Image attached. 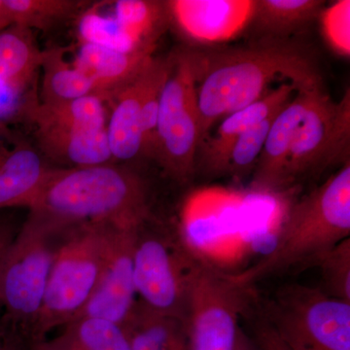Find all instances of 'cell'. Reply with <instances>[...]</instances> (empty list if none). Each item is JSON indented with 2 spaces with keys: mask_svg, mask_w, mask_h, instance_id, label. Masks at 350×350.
I'll return each instance as SVG.
<instances>
[{
  "mask_svg": "<svg viewBox=\"0 0 350 350\" xmlns=\"http://www.w3.org/2000/svg\"><path fill=\"white\" fill-rule=\"evenodd\" d=\"M194 53L202 142L221 119L262 98L275 79L286 80L297 91L322 86L312 51L288 39Z\"/></svg>",
  "mask_w": 350,
  "mask_h": 350,
  "instance_id": "1",
  "label": "cell"
},
{
  "mask_svg": "<svg viewBox=\"0 0 350 350\" xmlns=\"http://www.w3.org/2000/svg\"><path fill=\"white\" fill-rule=\"evenodd\" d=\"M29 209L66 227L107 223L135 230L152 220L144 181L133 170L114 163L51 169Z\"/></svg>",
  "mask_w": 350,
  "mask_h": 350,
  "instance_id": "2",
  "label": "cell"
},
{
  "mask_svg": "<svg viewBox=\"0 0 350 350\" xmlns=\"http://www.w3.org/2000/svg\"><path fill=\"white\" fill-rule=\"evenodd\" d=\"M350 236V163L288 211L273 250L243 271L229 273L239 286L251 288L269 275L300 265H313Z\"/></svg>",
  "mask_w": 350,
  "mask_h": 350,
  "instance_id": "3",
  "label": "cell"
},
{
  "mask_svg": "<svg viewBox=\"0 0 350 350\" xmlns=\"http://www.w3.org/2000/svg\"><path fill=\"white\" fill-rule=\"evenodd\" d=\"M66 227L29 211L0 269V306L14 333L33 342L55 253Z\"/></svg>",
  "mask_w": 350,
  "mask_h": 350,
  "instance_id": "4",
  "label": "cell"
},
{
  "mask_svg": "<svg viewBox=\"0 0 350 350\" xmlns=\"http://www.w3.org/2000/svg\"><path fill=\"white\" fill-rule=\"evenodd\" d=\"M110 226L82 223L64 229L32 344L42 342L51 331L66 326L81 313L100 278Z\"/></svg>",
  "mask_w": 350,
  "mask_h": 350,
  "instance_id": "5",
  "label": "cell"
},
{
  "mask_svg": "<svg viewBox=\"0 0 350 350\" xmlns=\"http://www.w3.org/2000/svg\"><path fill=\"white\" fill-rule=\"evenodd\" d=\"M199 258L182 237L163 231L152 220L140 226L133 250L137 301L151 312L187 322Z\"/></svg>",
  "mask_w": 350,
  "mask_h": 350,
  "instance_id": "6",
  "label": "cell"
},
{
  "mask_svg": "<svg viewBox=\"0 0 350 350\" xmlns=\"http://www.w3.org/2000/svg\"><path fill=\"white\" fill-rule=\"evenodd\" d=\"M169 57V73L159 105L154 160L172 180L185 184L195 175L202 144L194 49L181 48Z\"/></svg>",
  "mask_w": 350,
  "mask_h": 350,
  "instance_id": "7",
  "label": "cell"
},
{
  "mask_svg": "<svg viewBox=\"0 0 350 350\" xmlns=\"http://www.w3.org/2000/svg\"><path fill=\"white\" fill-rule=\"evenodd\" d=\"M265 320L290 350H350V303L321 288L285 285L267 306Z\"/></svg>",
  "mask_w": 350,
  "mask_h": 350,
  "instance_id": "8",
  "label": "cell"
},
{
  "mask_svg": "<svg viewBox=\"0 0 350 350\" xmlns=\"http://www.w3.org/2000/svg\"><path fill=\"white\" fill-rule=\"evenodd\" d=\"M350 92L338 101L317 90L295 135L285 170L284 189L329 165L349 162Z\"/></svg>",
  "mask_w": 350,
  "mask_h": 350,
  "instance_id": "9",
  "label": "cell"
},
{
  "mask_svg": "<svg viewBox=\"0 0 350 350\" xmlns=\"http://www.w3.org/2000/svg\"><path fill=\"white\" fill-rule=\"evenodd\" d=\"M41 59L31 29L11 25L0 32V131L13 122H27L38 105Z\"/></svg>",
  "mask_w": 350,
  "mask_h": 350,
  "instance_id": "10",
  "label": "cell"
},
{
  "mask_svg": "<svg viewBox=\"0 0 350 350\" xmlns=\"http://www.w3.org/2000/svg\"><path fill=\"white\" fill-rule=\"evenodd\" d=\"M137 229L110 226L100 278L76 319L98 317L125 326L137 303L133 278V250Z\"/></svg>",
  "mask_w": 350,
  "mask_h": 350,
  "instance_id": "11",
  "label": "cell"
},
{
  "mask_svg": "<svg viewBox=\"0 0 350 350\" xmlns=\"http://www.w3.org/2000/svg\"><path fill=\"white\" fill-rule=\"evenodd\" d=\"M167 20L189 41L227 42L252 23L255 0H169Z\"/></svg>",
  "mask_w": 350,
  "mask_h": 350,
  "instance_id": "12",
  "label": "cell"
},
{
  "mask_svg": "<svg viewBox=\"0 0 350 350\" xmlns=\"http://www.w3.org/2000/svg\"><path fill=\"white\" fill-rule=\"evenodd\" d=\"M158 61L152 57L133 79L103 96L110 107L107 131L113 162H131L142 157V109Z\"/></svg>",
  "mask_w": 350,
  "mask_h": 350,
  "instance_id": "13",
  "label": "cell"
},
{
  "mask_svg": "<svg viewBox=\"0 0 350 350\" xmlns=\"http://www.w3.org/2000/svg\"><path fill=\"white\" fill-rule=\"evenodd\" d=\"M320 88L297 91L275 115L253 170V186L257 190L276 192L284 189L285 170L295 135Z\"/></svg>",
  "mask_w": 350,
  "mask_h": 350,
  "instance_id": "14",
  "label": "cell"
},
{
  "mask_svg": "<svg viewBox=\"0 0 350 350\" xmlns=\"http://www.w3.org/2000/svg\"><path fill=\"white\" fill-rule=\"evenodd\" d=\"M296 93L297 89L293 84L282 83L252 105L225 117L219 124L213 137L207 138V142L200 144L202 147L200 157V167L202 170L213 176L214 170L230 145L244 131L280 111Z\"/></svg>",
  "mask_w": 350,
  "mask_h": 350,
  "instance_id": "15",
  "label": "cell"
},
{
  "mask_svg": "<svg viewBox=\"0 0 350 350\" xmlns=\"http://www.w3.org/2000/svg\"><path fill=\"white\" fill-rule=\"evenodd\" d=\"M40 154L69 167H86L112 163L107 129L73 130L56 126L36 128Z\"/></svg>",
  "mask_w": 350,
  "mask_h": 350,
  "instance_id": "16",
  "label": "cell"
},
{
  "mask_svg": "<svg viewBox=\"0 0 350 350\" xmlns=\"http://www.w3.org/2000/svg\"><path fill=\"white\" fill-rule=\"evenodd\" d=\"M50 167L29 144L0 153V208L27 207L36 202Z\"/></svg>",
  "mask_w": 350,
  "mask_h": 350,
  "instance_id": "17",
  "label": "cell"
},
{
  "mask_svg": "<svg viewBox=\"0 0 350 350\" xmlns=\"http://www.w3.org/2000/svg\"><path fill=\"white\" fill-rule=\"evenodd\" d=\"M153 53H126L81 44L72 66L94 85L100 96L125 85L150 61Z\"/></svg>",
  "mask_w": 350,
  "mask_h": 350,
  "instance_id": "18",
  "label": "cell"
},
{
  "mask_svg": "<svg viewBox=\"0 0 350 350\" xmlns=\"http://www.w3.org/2000/svg\"><path fill=\"white\" fill-rule=\"evenodd\" d=\"M125 328L131 350H190L187 322L151 312L139 301Z\"/></svg>",
  "mask_w": 350,
  "mask_h": 350,
  "instance_id": "19",
  "label": "cell"
},
{
  "mask_svg": "<svg viewBox=\"0 0 350 350\" xmlns=\"http://www.w3.org/2000/svg\"><path fill=\"white\" fill-rule=\"evenodd\" d=\"M108 107L100 94H94L61 103L39 101L27 117V123L38 126H56L73 130H103L107 128Z\"/></svg>",
  "mask_w": 350,
  "mask_h": 350,
  "instance_id": "20",
  "label": "cell"
},
{
  "mask_svg": "<svg viewBox=\"0 0 350 350\" xmlns=\"http://www.w3.org/2000/svg\"><path fill=\"white\" fill-rule=\"evenodd\" d=\"M52 340L54 350H131L125 326L98 317H81L69 322Z\"/></svg>",
  "mask_w": 350,
  "mask_h": 350,
  "instance_id": "21",
  "label": "cell"
},
{
  "mask_svg": "<svg viewBox=\"0 0 350 350\" xmlns=\"http://www.w3.org/2000/svg\"><path fill=\"white\" fill-rule=\"evenodd\" d=\"M66 53L62 48L42 51L40 103H61L96 94L92 82L66 59Z\"/></svg>",
  "mask_w": 350,
  "mask_h": 350,
  "instance_id": "22",
  "label": "cell"
},
{
  "mask_svg": "<svg viewBox=\"0 0 350 350\" xmlns=\"http://www.w3.org/2000/svg\"><path fill=\"white\" fill-rule=\"evenodd\" d=\"M323 6L321 0H255L252 22L266 38L286 39L319 18Z\"/></svg>",
  "mask_w": 350,
  "mask_h": 350,
  "instance_id": "23",
  "label": "cell"
},
{
  "mask_svg": "<svg viewBox=\"0 0 350 350\" xmlns=\"http://www.w3.org/2000/svg\"><path fill=\"white\" fill-rule=\"evenodd\" d=\"M113 18L121 31L140 49L154 51L169 23L165 1L119 0L113 2Z\"/></svg>",
  "mask_w": 350,
  "mask_h": 350,
  "instance_id": "24",
  "label": "cell"
},
{
  "mask_svg": "<svg viewBox=\"0 0 350 350\" xmlns=\"http://www.w3.org/2000/svg\"><path fill=\"white\" fill-rule=\"evenodd\" d=\"M12 25L48 31L79 16L87 2L76 0H4Z\"/></svg>",
  "mask_w": 350,
  "mask_h": 350,
  "instance_id": "25",
  "label": "cell"
},
{
  "mask_svg": "<svg viewBox=\"0 0 350 350\" xmlns=\"http://www.w3.org/2000/svg\"><path fill=\"white\" fill-rule=\"evenodd\" d=\"M278 113L239 135L221 158L213 176L230 175L239 178L253 172Z\"/></svg>",
  "mask_w": 350,
  "mask_h": 350,
  "instance_id": "26",
  "label": "cell"
},
{
  "mask_svg": "<svg viewBox=\"0 0 350 350\" xmlns=\"http://www.w3.org/2000/svg\"><path fill=\"white\" fill-rule=\"evenodd\" d=\"M78 36L80 43L101 46L108 49L126 53L148 52L153 51L138 48L117 25L113 16H105L96 4L82 11L78 21Z\"/></svg>",
  "mask_w": 350,
  "mask_h": 350,
  "instance_id": "27",
  "label": "cell"
},
{
  "mask_svg": "<svg viewBox=\"0 0 350 350\" xmlns=\"http://www.w3.org/2000/svg\"><path fill=\"white\" fill-rule=\"evenodd\" d=\"M312 266L319 267L326 294L350 303V238L321 255Z\"/></svg>",
  "mask_w": 350,
  "mask_h": 350,
  "instance_id": "28",
  "label": "cell"
},
{
  "mask_svg": "<svg viewBox=\"0 0 350 350\" xmlns=\"http://www.w3.org/2000/svg\"><path fill=\"white\" fill-rule=\"evenodd\" d=\"M322 34L334 52L340 56L350 55V1L338 0L323 9L319 15Z\"/></svg>",
  "mask_w": 350,
  "mask_h": 350,
  "instance_id": "29",
  "label": "cell"
},
{
  "mask_svg": "<svg viewBox=\"0 0 350 350\" xmlns=\"http://www.w3.org/2000/svg\"><path fill=\"white\" fill-rule=\"evenodd\" d=\"M255 345L259 350H290L266 320L258 321L254 328Z\"/></svg>",
  "mask_w": 350,
  "mask_h": 350,
  "instance_id": "30",
  "label": "cell"
},
{
  "mask_svg": "<svg viewBox=\"0 0 350 350\" xmlns=\"http://www.w3.org/2000/svg\"><path fill=\"white\" fill-rule=\"evenodd\" d=\"M19 230L16 229L13 223L0 221V269L9 246Z\"/></svg>",
  "mask_w": 350,
  "mask_h": 350,
  "instance_id": "31",
  "label": "cell"
},
{
  "mask_svg": "<svg viewBox=\"0 0 350 350\" xmlns=\"http://www.w3.org/2000/svg\"><path fill=\"white\" fill-rule=\"evenodd\" d=\"M232 350H259L257 345L248 338L243 329L239 327Z\"/></svg>",
  "mask_w": 350,
  "mask_h": 350,
  "instance_id": "32",
  "label": "cell"
},
{
  "mask_svg": "<svg viewBox=\"0 0 350 350\" xmlns=\"http://www.w3.org/2000/svg\"><path fill=\"white\" fill-rule=\"evenodd\" d=\"M12 25L10 16L4 3V0H0V32L5 31L6 29Z\"/></svg>",
  "mask_w": 350,
  "mask_h": 350,
  "instance_id": "33",
  "label": "cell"
},
{
  "mask_svg": "<svg viewBox=\"0 0 350 350\" xmlns=\"http://www.w3.org/2000/svg\"><path fill=\"white\" fill-rule=\"evenodd\" d=\"M0 350H18L11 340H0Z\"/></svg>",
  "mask_w": 350,
  "mask_h": 350,
  "instance_id": "34",
  "label": "cell"
},
{
  "mask_svg": "<svg viewBox=\"0 0 350 350\" xmlns=\"http://www.w3.org/2000/svg\"><path fill=\"white\" fill-rule=\"evenodd\" d=\"M29 350H54L51 349L49 345H47V342L45 340H42V342H36V344H32L31 349Z\"/></svg>",
  "mask_w": 350,
  "mask_h": 350,
  "instance_id": "35",
  "label": "cell"
}]
</instances>
